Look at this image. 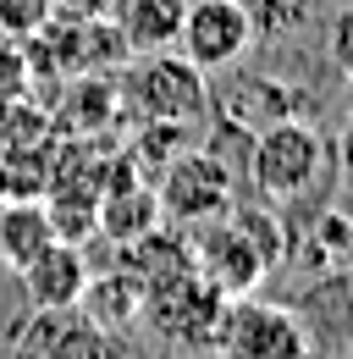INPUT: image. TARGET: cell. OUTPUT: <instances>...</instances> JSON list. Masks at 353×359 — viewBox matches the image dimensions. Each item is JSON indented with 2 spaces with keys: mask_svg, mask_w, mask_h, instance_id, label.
Wrapping results in <instances>:
<instances>
[{
  "mask_svg": "<svg viewBox=\"0 0 353 359\" xmlns=\"http://www.w3.org/2000/svg\"><path fill=\"white\" fill-rule=\"evenodd\" d=\"M249 172H254V188L265 199H298L326 172V138L309 122H298V116H282V122L254 133Z\"/></svg>",
  "mask_w": 353,
  "mask_h": 359,
  "instance_id": "1",
  "label": "cell"
},
{
  "mask_svg": "<svg viewBox=\"0 0 353 359\" xmlns=\"http://www.w3.org/2000/svg\"><path fill=\"white\" fill-rule=\"evenodd\" d=\"M155 199H160V216H176V222H210L232 210V172L221 149H176L160 172Z\"/></svg>",
  "mask_w": 353,
  "mask_h": 359,
  "instance_id": "4",
  "label": "cell"
},
{
  "mask_svg": "<svg viewBox=\"0 0 353 359\" xmlns=\"http://www.w3.org/2000/svg\"><path fill=\"white\" fill-rule=\"evenodd\" d=\"M182 11H188V0H116L111 22H116L127 55H160V50H176Z\"/></svg>",
  "mask_w": 353,
  "mask_h": 359,
  "instance_id": "8",
  "label": "cell"
},
{
  "mask_svg": "<svg viewBox=\"0 0 353 359\" xmlns=\"http://www.w3.org/2000/svg\"><path fill=\"white\" fill-rule=\"evenodd\" d=\"M55 243V222L39 199H0V260L22 271L34 255Z\"/></svg>",
  "mask_w": 353,
  "mask_h": 359,
  "instance_id": "9",
  "label": "cell"
},
{
  "mask_svg": "<svg viewBox=\"0 0 353 359\" xmlns=\"http://www.w3.org/2000/svg\"><path fill=\"white\" fill-rule=\"evenodd\" d=\"M254 45V17L243 0H188L182 11V34H176V50L210 78V72H226L237 67Z\"/></svg>",
  "mask_w": 353,
  "mask_h": 359,
  "instance_id": "3",
  "label": "cell"
},
{
  "mask_svg": "<svg viewBox=\"0 0 353 359\" xmlns=\"http://www.w3.org/2000/svg\"><path fill=\"white\" fill-rule=\"evenodd\" d=\"M314 232H320V249H326L331 260H342V255H348V249H353V222H348V216H342V210H326Z\"/></svg>",
  "mask_w": 353,
  "mask_h": 359,
  "instance_id": "15",
  "label": "cell"
},
{
  "mask_svg": "<svg viewBox=\"0 0 353 359\" xmlns=\"http://www.w3.org/2000/svg\"><path fill=\"white\" fill-rule=\"evenodd\" d=\"M22 276V293H28V304L34 310H72L78 299H83L88 287V260L78 243H67V238H55L44 255H34L28 266L17 271Z\"/></svg>",
  "mask_w": 353,
  "mask_h": 359,
  "instance_id": "7",
  "label": "cell"
},
{
  "mask_svg": "<svg viewBox=\"0 0 353 359\" xmlns=\"http://www.w3.org/2000/svg\"><path fill=\"white\" fill-rule=\"evenodd\" d=\"M28 94V50L17 39H0V105Z\"/></svg>",
  "mask_w": 353,
  "mask_h": 359,
  "instance_id": "13",
  "label": "cell"
},
{
  "mask_svg": "<svg viewBox=\"0 0 353 359\" xmlns=\"http://www.w3.org/2000/svg\"><path fill=\"white\" fill-rule=\"evenodd\" d=\"M337 161H342V172L353 177V111H348V122H342V133H337Z\"/></svg>",
  "mask_w": 353,
  "mask_h": 359,
  "instance_id": "17",
  "label": "cell"
},
{
  "mask_svg": "<svg viewBox=\"0 0 353 359\" xmlns=\"http://www.w3.org/2000/svg\"><path fill=\"white\" fill-rule=\"evenodd\" d=\"M216 348L226 359H314V332L287 304L237 299V304L221 310Z\"/></svg>",
  "mask_w": 353,
  "mask_h": 359,
  "instance_id": "2",
  "label": "cell"
},
{
  "mask_svg": "<svg viewBox=\"0 0 353 359\" xmlns=\"http://www.w3.org/2000/svg\"><path fill=\"white\" fill-rule=\"evenodd\" d=\"M193 271L216 287L221 299H243L254 282H265V255L254 249V238L243 232L237 222H226L221 232H205L193 243Z\"/></svg>",
  "mask_w": 353,
  "mask_h": 359,
  "instance_id": "6",
  "label": "cell"
},
{
  "mask_svg": "<svg viewBox=\"0 0 353 359\" xmlns=\"http://www.w3.org/2000/svg\"><path fill=\"white\" fill-rule=\"evenodd\" d=\"M78 304H88V320L99 326V332H111V326H127L132 315H138V304H144V287H138V276H127V271H116V276H88L83 299Z\"/></svg>",
  "mask_w": 353,
  "mask_h": 359,
  "instance_id": "10",
  "label": "cell"
},
{
  "mask_svg": "<svg viewBox=\"0 0 353 359\" xmlns=\"http://www.w3.org/2000/svg\"><path fill=\"white\" fill-rule=\"evenodd\" d=\"M132 111L138 116H166V122H199L210 111V89H205V72L176 55V50H160L149 55L138 72H132Z\"/></svg>",
  "mask_w": 353,
  "mask_h": 359,
  "instance_id": "5",
  "label": "cell"
},
{
  "mask_svg": "<svg viewBox=\"0 0 353 359\" xmlns=\"http://www.w3.org/2000/svg\"><path fill=\"white\" fill-rule=\"evenodd\" d=\"M348 343H353V337H348Z\"/></svg>",
  "mask_w": 353,
  "mask_h": 359,
  "instance_id": "18",
  "label": "cell"
},
{
  "mask_svg": "<svg viewBox=\"0 0 353 359\" xmlns=\"http://www.w3.org/2000/svg\"><path fill=\"white\" fill-rule=\"evenodd\" d=\"M116 0H55V17H72V22H94V17H111Z\"/></svg>",
  "mask_w": 353,
  "mask_h": 359,
  "instance_id": "16",
  "label": "cell"
},
{
  "mask_svg": "<svg viewBox=\"0 0 353 359\" xmlns=\"http://www.w3.org/2000/svg\"><path fill=\"white\" fill-rule=\"evenodd\" d=\"M116 100H122V94H116V83H99V78H78V83L67 89V105H72L67 116L99 133V128H105V122L116 116Z\"/></svg>",
  "mask_w": 353,
  "mask_h": 359,
  "instance_id": "11",
  "label": "cell"
},
{
  "mask_svg": "<svg viewBox=\"0 0 353 359\" xmlns=\"http://www.w3.org/2000/svg\"><path fill=\"white\" fill-rule=\"evenodd\" d=\"M326 50H331V61H337V72L353 78V0L331 17V28H326Z\"/></svg>",
  "mask_w": 353,
  "mask_h": 359,
  "instance_id": "14",
  "label": "cell"
},
{
  "mask_svg": "<svg viewBox=\"0 0 353 359\" xmlns=\"http://www.w3.org/2000/svg\"><path fill=\"white\" fill-rule=\"evenodd\" d=\"M55 17V0H0V39H34Z\"/></svg>",
  "mask_w": 353,
  "mask_h": 359,
  "instance_id": "12",
  "label": "cell"
}]
</instances>
